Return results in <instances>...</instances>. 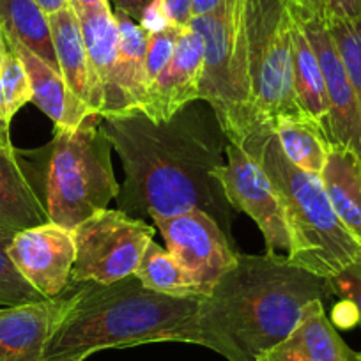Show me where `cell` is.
Returning <instances> with one entry per match:
<instances>
[{"mask_svg": "<svg viewBox=\"0 0 361 361\" xmlns=\"http://www.w3.org/2000/svg\"><path fill=\"white\" fill-rule=\"evenodd\" d=\"M99 128L123 163L117 209L140 220L204 211L238 245L234 207L214 177L225 165L228 138L209 103H190L165 123H154L140 110L103 117Z\"/></svg>", "mask_w": 361, "mask_h": 361, "instance_id": "obj_1", "label": "cell"}, {"mask_svg": "<svg viewBox=\"0 0 361 361\" xmlns=\"http://www.w3.org/2000/svg\"><path fill=\"white\" fill-rule=\"evenodd\" d=\"M333 296L329 280L289 257L239 253L234 266L200 300L192 343L228 361H259L293 333L310 301Z\"/></svg>", "mask_w": 361, "mask_h": 361, "instance_id": "obj_2", "label": "cell"}, {"mask_svg": "<svg viewBox=\"0 0 361 361\" xmlns=\"http://www.w3.org/2000/svg\"><path fill=\"white\" fill-rule=\"evenodd\" d=\"M73 283L75 300L41 361H87L99 350L144 343H192L202 298L154 293L135 275L114 283Z\"/></svg>", "mask_w": 361, "mask_h": 361, "instance_id": "obj_3", "label": "cell"}, {"mask_svg": "<svg viewBox=\"0 0 361 361\" xmlns=\"http://www.w3.org/2000/svg\"><path fill=\"white\" fill-rule=\"evenodd\" d=\"M241 147L279 192L289 227L290 262L329 280L361 259V243L335 213L321 177L301 170L283 154L269 123L253 126Z\"/></svg>", "mask_w": 361, "mask_h": 361, "instance_id": "obj_4", "label": "cell"}, {"mask_svg": "<svg viewBox=\"0 0 361 361\" xmlns=\"http://www.w3.org/2000/svg\"><path fill=\"white\" fill-rule=\"evenodd\" d=\"M102 119L90 114L75 130L55 128L54 138L41 149L20 151L48 221L69 231L109 209L121 192L112 166L114 149L99 128Z\"/></svg>", "mask_w": 361, "mask_h": 361, "instance_id": "obj_5", "label": "cell"}, {"mask_svg": "<svg viewBox=\"0 0 361 361\" xmlns=\"http://www.w3.org/2000/svg\"><path fill=\"white\" fill-rule=\"evenodd\" d=\"M190 27L204 39L199 99L209 103L228 142L241 145L259 124L252 106L243 0H224L209 15L193 16Z\"/></svg>", "mask_w": 361, "mask_h": 361, "instance_id": "obj_6", "label": "cell"}, {"mask_svg": "<svg viewBox=\"0 0 361 361\" xmlns=\"http://www.w3.org/2000/svg\"><path fill=\"white\" fill-rule=\"evenodd\" d=\"M243 22L257 123L301 114L293 85L290 9L283 0H243Z\"/></svg>", "mask_w": 361, "mask_h": 361, "instance_id": "obj_7", "label": "cell"}, {"mask_svg": "<svg viewBox=\"0 0 361 361\" xmlns=\"http://www.w3.org/2000/svg\"><path fill=\"white\" fill-rule=\"evenodd\" d=\"M71 232L76 248L71 282L114 283L135 275L154 225L119 209H102Z\"/></svg>", "mask_w": 361, "mask_h": 361, "instance_id": "obj_8", "label": "cell"}, {"mask_svg": "<svg viewBox=\"0 0 361 361\" xmlns=\"http://www.w3.org/2000/svg\"><path fill=\"white\" fill-rule=\"evenodd\" d=\"M151 218L165 239L166 250L186 271L200 298L207 296L238 260V245L204 211Z\"/></svg>", "mask_w": 361, "mask_h": 361, "instance_id": "obj_9", "label": "cell"}, {"mask_svg": "<svg viewBox=\"0 0 361 361\" xmlns=\"http://www.w3.org/2000/svg\"><path fill=\"white\" fill-rule=\"evenodd\" d=\"M225 154L227 163L214 170V177L220 180L228 204L255 221L264 235L266 252H289V227L273 180L241 145L228 142Z\"/></svg>", "mask_w": 361, "mask_h": 361, "instance_id": "obj_10", "label": "cell"}, {"mask_svg": "<svg viewBox=\"0 0 361 361\" xmlns=\"http://www.w3.org/2000/svg\"><path fill=\"white\" fill-rule=\"evenodd\" d=\"M8 253L23 279L47 300L71 287L76 248L69 228L51 221L25 228L15 234Z\"/></svg>", "mask_w": 361, "mask_h": 361, "instance_id": "obj_11", "label": "cell"}, {"mask_svg": "<svg viewBox=\"0 0 361 361\" xmlns=\"http://www.w3.org/2000/svg\"><path fill=\"white\" fill-rule=\"evenodd\" d=\"M300 22V20H298ZM321 64L329 103V140L361 156V105L322 18L300 22Z\"/></svg>", "mask_w": 361, "mask_h": 361, "instance_id": "obj_12", "label": "cell"}, {"mask_svg": "<svg viewBox=\"0 0 361 361\" xmlns=\"http://www.w3.org/2000/svg\"><path fill=\"white\" fill-rule=\"evenodd\" d=\"M204 73V39L192 27H183L169 64L147 89L140 112L154 123L172 119L190 103L199 102Z\"/></svg>", "mask_w": 361, "mask_h": 361, "instance_id": "obj_13", "label": "cell"}, {"mask_svg": "<svg viewBox=\"0 0 361 361\" xmlns=\"http://www.w3.org/2000/svg\"><path fill=\"white\" fill-rule=\"evenodd\" d=\"M75 300V283L51 300L0 308V361H41Z\"/></svg>", "mask_w": 361, "mask_h": 361, "instance_id": "obj_14", "label": "cell"}, {"mask_svg": "<svg viewBox=\"0 0 361 361\" xmlns=\"http://www.w3.org/2000/svg\"><path fill=\"white\" fill-rule=\"evenodd\" d=\"M48 224L43 202L27 173L9 130H0V238Z\"/></svg>", "mask_w": 361, "mask_h": 361, "instance_id": "obj_15", "label": "cell"}, {"mask_svg": "<svg viewBox=\"0 0 361 361\" xmlns=\"http://www.w3.org/2000/svg\"><path fill=\"white\" fill-rule=\"evenodd\" d=\"M259 361H361L328 319L324 303L310 301L289 336L264 354Z\"/></svg>", "mask_w": 361, "mask_h": 361, "instance_id": "obj_16", "label": "cell"}, {"mask_svg": "<svg viewBox=\"0 0 361 361\" xmlns=\"http://www.w3.org/2000/svg\"><path fill=\"white\" fill-rule=\"evenodd\" d=\"M80 29L89 59L90 82H92V112L105 116L114 94L119 29L110 2L94 9L80 13Z\"/></svg>", "mask_w": 361, "mask_h": 361, "instance_id": "obj_17", "label": "cell"}, {"mask_svg": "<svg viewBox=\"0 0 361 361\" xmlns=\"http://www.w3.org/2000/svg\"><path fill=\"white\" fill-rule=\"evenodd\" d=\"M119 29V50H117L114 94L103 117L124 116L138 112L147 92L145 78V54L149 34L121 11H114Z\"/></svg>", "mask_w": 361, "mask_h": 361, "instance_id": "obj_18", "label": "cell"}, {"mask_svg": "<svg viewBox=\"0 0 361 361\" xmlns=\"http://www.w3.org/2000/svg\"><path fill=\"white\" fill-rule=\"evenodd\" d=\"M16 51L23 62L27 75H29L30 87H32V102L43 114H47L54 121L55 128H68L75 130L83 123L87 116H90V110L85 103L80 102L68 83L64 82L62 75L55 71L51 66H48L43 59L25 48L23 44L16 43Z\"/></svg>", "mask_w": 361, "mask_h": 361, "instance_id": "obj_19", "label": "cell"}, {"mask_svg": "<svg viewBox=\"0 0 361 361\" xmlns=\"http://www.w3.org/2000/svg\"><path fill=\"white\" fill-rule=\"evenodd\" d=\"M319 177L335 213L361 243V156L331 144Z\"/></svg>", "mask_w": 361, "mask_h": 361, "instance_id": "obj_20", "label": "cell"}, {"mask_svg": "<svg viewBox=\"0 0 361 361\" xmlns=\"http://www.w3.org/2000/svg\"><path fill=\"white\" fill-rule=\"evenodd\" d=\"M48 22L62 78L73 90V94L92 112V82L78 16L71 6H68L48 16Z\"/></svg>", "mask_w": 361, "mask_h": 361, "instance_id": "obj_21", "label": "cell"}, {"mask_svg": "<svg viewBox=\"0 0 361 361\" xmlns=\"http://www.w3.org/2000/svg\"><path fill=\"white\" fill-rule=\"evenodd\" d=\"M293 85L301 114L321 124L329 138V103L324 76L317 55L296 18L293 25Z\"/></svg>", "mask_w": 361, "mask_h": 361, "instance_id": "obj_22", "label": "cell"}, {"mask_svg": "<svg viewBox=\"0 0 361 361\" xmlns=\"http://www.w3.org/2000/svg\"><path fill=\"white\" fill-rule=\"evenodd\" d=\"M269 124L279 138L283 154L305 172L321 176L331 145L321 124L305 114L279 117Z\"/></svg>", "mask_w": 361, "mask_h": 361, "instance_id": "obj_23", "label": "cell"}, {"mask_svg": "<svg viewBox=\"0 0 361 361\" xmlns=\"http://www.w3.org/2000/svg\"><path fill=\"white\" fill-rule=\"evenodd\" d=\"M0 25L11 39L29 48L61 73L51 43L48 15L34 0H0Z\"/></svg>", "mask_w": 361, "mask_h": 361, "instance_id": "obj_24", "label": "cell"}, {"mask_svg": "<svg viewBox=\"0 0 361 361\" xmlns=\"http://www.w3.org/2000/svg\"><path fill=\"white\" fill-rule=\"evenodd\" d=\"M135 276L145 289L173 298H200L186 271L179 266L169 250L151 241L142 255Z\"/></svg>", "mask_w": 361, "mask_h": 361, "instance_id": "obj_25", "label": "cell"}, {"mask_svg": "<svg viewBox=\"0 0 361 361\" xmlns=\"http://www.w3.org/2000/svg\"><path fill=\"white\" fill-rule=\"evenodd\" d=\"M32 102V87L11 37L0 25V126L11 128L16 114Z\"/></svg>", "mask_w": 361, "mask_h": 361, "instance_id": "obj_26", "label": "cell"}, {"mask_svg": "<svg viewBox=\"0 0 361 361\" xmlns=\"http://www.w3.org/2000/svg\"><path fill=\"white\" fill-rule=\"evenodd\" d=\"M326 25L361 105V15Z\"/></svg>", "mask_w": 361, "mask_h": 361, "instance_id": "obj_27", "label": "cell"}, {"mask_svg": "<svg viewBox=\"0 0 361 361\" xmlns=\"http://www.w3.org/2000/svg\"><path fill=\"white\" fill-rule=\"evenodd\" d=\"M11 239L0 238V307H15L47 300L23 279L22 273L13 264L8 253Z\"/></svg>", "mask_w": 361, "mask_h": 361, "instance_id": "obj_28", "label": "cell"}, {"mask_svg": "<svg viewBox=\"0 0 361 361\" xmlns=\"http://www.w3.org/2000/svg\"><path fill=\"white\" fill-rule=\"evenodd\" d=\"M180 30H183V27L170 25L169 29L161 30V32L149 34L147 54H145V78H147V89L154 83V80L158 78L159 73L163 71V68L169 64ZM145 94H147V92H145Z\"/></svg>", "mask_w": 361, "mask_h": 361, "instance_id": "obj_29", "label": "cell"}, {"mask_svg": "<svg viewBox=\"0 0 361 361\" xmlns=\"http://www.w3.org/2000/svg\"><path fill=\"white\" fill-rule=\"evenodd\" d=\"M329 286L333 294L354 305L357 312V324L361 328V259L329 279Z\"/></svg>", "mask_w": 361, "mask_h": 361, "instance_id": "obj_30", "label": "cell"}, {"mask_svg": "<svg viewBox=\"0 0 361 361\" xmlns=\"http://www.w3.org/2000/svg\"><path fill=\"white\" fill-rule=\"evenodd\" d=\"M138 25L145 30L147 34H156L161 32V30L169 29L170 25H173L172 20H170L169 11H166V6L163 0H152L151 4L144 9L140 20H138Z\"/></svg>", "mask_w": 361, "mask_h": 361, "instance_id": "obj_31", "label": "cell"}, {"mask_svg": "<svg viewBox=\"0 0 361 361\" xmlns=\"http://www.w3.org/2000/svg\"><path fill=\"white\" fill-rule=\"evenodd\" d=\"M326 23L350 20L361 15V0H321Z\"/></svg>", "mask_w": 361, "mask_h": 361, "instance_id": "obj_32", "label": "cell"}, {"mask_svg": "<svg viewBox=\"0 0 361 361\" xmlns=\"http://www.w3.org/2000/svg\"><path fill=\"white\" fill-rule=\"evenodd\" d=\"M293 16L300 22H308L314 18H322L321 0H283ZM324 20V18H322Z\"/></svg>", "mask_w": 361, "mask_h": 361, "instance_id": "obj_33", "label": "cell"}, {"mask_svg": "<svg viewBox=\"0 0 361 361\" xmlns=\"http://www.w3.org/2000/svg\"><path fill=\"white\" fill-rule=\"evenodd\" d=\"M169 11L170 20L177 27H188L192 22L193 0H163Z\"/></svg>", "mask_w": 361, "mask_h": 361, "instance_id": "obj_34", "label": "cell"}, {"mask_svg": "<svg viewBox=\"0 0 361 361\" xmlns=\"http://www.w3.org/2000/svg\"><path fill=\"white\" fill-rule=\"evenodd\" d=\"M333 324L335 328H350V326L357 324V312L354 308V305L350 301L343 300L342 303H338L333 310Z\"/></svg>", "mask_w": 361, "mask_h": 361, "instance_id": "obj_35", "label": "cell"}, {"mask_svg": "<svg viewBox=\"0 0 361 361\" xmlns=\"http://www.w3.org/2000/svg\"><path fill=\"white\" fill-rule=\"evenodd\" d=\"M152 0H112V4L116 6V11L124 13L130 18H133L135 22H138L144 13V9L151 4Z\"/></svg>", "mask_w": 361, "mask_h": 361, "instance_id": "obj_36", "label": "cell"}, {"mask_svg": "<svg viewBox=\"0 0 361 361\" xmlns=\"http://www.w3.org/2000/svg\"><path fill=\"white\" fill-rule=\"evenodd\" d=\"M221 2H224V0H193L192 16L209 15V13L214 11Z\"/></svg>", "mask_w": 361, "mask_h": 361, "instance_id": "obj_37", "label": "cell"}, {"mask_svg": "<svg viewBox=\"0 0 361 361\" xmlns=\"http://www.w3.org/2000/svg\"><path fill=\"white\" fill-rule=\"evenodd\" d=\"M48 16L54 15V13H59L61 9L68 8L69 0H34Z\"/></svg>", "mask_w": 361, "mask_h": 361, "instance_id": "obj_38", "label": "cell"}, {"mask_svg": "<svg viewBox=\"0 0 361 361\" xmlns=\"http://www.w3.org/2000/svg\"><path fill=\"white\" fill-rule=\"evenodd\" d=\"M106 2H110V0H69V6H71L76 15H80V13L94 9L98 6L106 4Z\"/></svg>", "mask_w": 361, "mask_h": 361, "instance_id": "obj_39", "label": "cell"}, {"mask_svg": "<svg viewBox=\"0 0 361 361\" xmlns=\"http://www.w3.org/2000/svg\"><path fill=\"white\" fill-rule=\"evenodd\" d=\"M0 130H8V128H2V126H0Z\"/></svg>", "mask_w": 361, "mask_h": 361, "instance_id": "obj_40", "label": "cell"}]
</instances>
